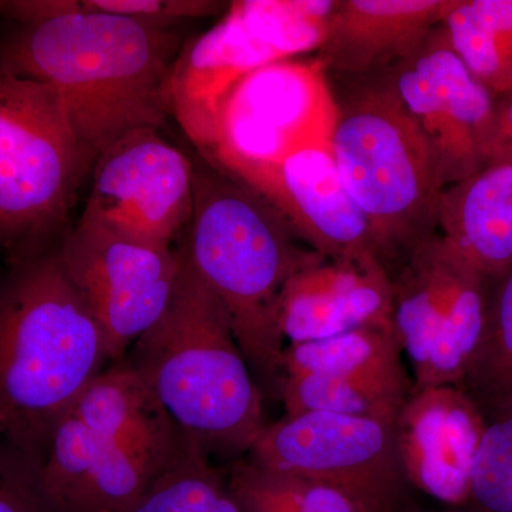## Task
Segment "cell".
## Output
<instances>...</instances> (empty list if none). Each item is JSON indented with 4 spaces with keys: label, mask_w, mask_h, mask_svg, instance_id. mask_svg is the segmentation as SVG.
<instances>
[{
    "label": "cell",
    "mask_w": 512,
    "mask_h": 512,
    "mask_svg": "<svg viewBox=\"0 0 512 512\" xmlns=\"http://www.w3.org/2000/svg\"><path fill=\"white\" fill-rule=\"evenodd\" d=\"M70 414L160 474L185 439L150 387L128 362L101 370Z\"/></svg>",
    "instance_id": "19"
},
{
    "label": "cell",
    "mask_w": 512,
    "mask_h": 512,
    "mask_svg": "<svg viewBox=\"0 0 512 512\" xmlns=\"http://www.w3.org/2000/svg\"><path fill=\"white\" fill-rule=\"evenodd\" d=\"M394 286L379 261L320 258L291 276L278 302L289 345L360 328L393 329Z\"/></svg>",
    "instance_id": "16"
},
{
    "label": "cell",
    "mask_w": 512,
    "mask_h": 512,
    "mask_svg": "<svg viewBox=\"0 0 512 512\" xmlns=\"http://www.w3.org/2000/svg\"><path fill=\"white\" fill-rule=\"evenodd\" d=\"M128 512H244L227 473L185 440L183 450L148 485Z\"/></svg>",
    "instance_id": "24"
},
{
    "label": "cell",
    "mask_w": 512,
    "mask_h": 512,
    "mask_svg": "<svg viewBox=\"0 0 512 512\" xmlns=\"http://www.w3.org/2000/svg\"><path fill=\"white\" fill-rule=\"evenodd\" d=\"M192 163L194 208L177 249L220 302L256 383L281 387L279 296L292 275L323 256L249 185L200 156Z\"/></svg>",
    "instance_id": "3"
},
{
    "label": "cell",
    "mask_w": 512,
    "mask_h": 512,
    "mask_svg": "<svg viewBox=\"0 0 512 512\" xmlns=\"http://www.w3.org/2000/svg\"><path fill=\"white\" fill-rule=\"evenodd\" d=\"M0 512H50L42 460L0 434Z\"/></svg>",
    "instance_id": "29"
},
{
    "label": "cell",
    "mask_w": 512,
    "mask_h": 512,
    "mask_svg": "<svg viewBox=\"0 0 512 512\" xmlns=\"http://www.w3.org/2000/svg\"><path fill=\"white\" fill-rule=\"evenodd\" d=\"M284 60L229 6L208 32L181 47L164 86L168 117H173L198 156L210 160L217 144L222 106L247 74Z\"/></svg>",
    "instance_id": "15"
},
{
    "label": "cell",
    "mask_w": 512,
    "mask_h": 512,
    "mask_svg": "<svg viewBox=\"0 0 512 512\" xmlns=\"http://www.w3.org/2000/svg\"><path fill=\"white\" fill-rule=\"evenodd\" d=\"M238 503H239V501H238ZM239 504H241L242 510H244V512H275V511H271V510H266V508H264V507H259V505L242 504V503H239Z\"/></svg>",
    "instance_id": "33"
},
{
    "label": "cell",
    "mask_w": 512,
    "mask_h": 512,
    "mask_svg": "<svg viewBox=\"0 0 512 512\" xmlns=\"http://www.w3.org/2000/svg\"><path fill=\"white\" fill-rule=\"evenodd\" d=\"M454 0H336L316 60L329 79L387 72L413 55Z\"/></svg>",
    "instance_id": "18"
},
{
    "label": "cell",
    "mask_w": 512,
    "mask_h": 512,
    "mask_svg": "<svg viewBox=\"0 0 512 512\" xmlns=\"http://www.w3.org/2000/svg\"><path fill=\"white\" fill-rule=\"evenodd\" d=\"M394 421L285 414L268 424L247 458L268 470L336 485L383 512H403L410 484L397 450Z\"/></svg>",
    "instance_id": "9"
},
{
    "label": "cell",
    "mask_w": 512,
    "mask_h": 512,
    "mask_svg": "<svg viewBox=\"0 0 512 512\" xmlns=\"http://www.w3.org/2000/svg\"><path fill=\"white\" fill-rule=\"evenodd\" d=\"M228 174L261 194L316 254L383 264L369 224L340 178L330 146L303 148L278 163L244 165Z\"/></svg>",
    "instance_id": "13"
},
{
    "label": "cell",
    "mask_w": 512,
    "mask_h": 512,
    "mask_svg": "<svg viewBox=\"0 0 512 512\" xmlns=\"http://www.w3.org/2000/svg\"><path fill=\"white\" fill-rule=\"evenodd\" d=\"M80 3L89 12L124 16L160 29H171L184 20L217 15L225 5L214 0H82Z\"/></svg>",
    "instance_id": "30"
},
{
    "label": "cell",
    "mask_w": 512,
    "mask_h": 512,
    "mask_svg": "<svg viewBox=\"0 0 512 512\" xmlns=\"http://www.w3.org/2000/svg\"><path fill=\"white\" fill-rule=\"evenodd\" d=\"M512 163V90L495 99L491 164Z\"/></svg>",
    "instance_id": "32"
},
{
    "label": "cell",
    "mask_w": 512,
    "mask_h": 512,
    "mask_svg": "<svg viewBox=\"0 0 512 512\" xmlns=\"http://www.w3.org/2000/svg\"><path fill=\"white\" fill-rule=\"evenodd\" d=\"M158 130L137 128L101 151L80 220L154 247L180 242L194 208V163Z\"/></svg>",
    "instance_id": "11"
},
{
    "label": "cell",
    "mask_w": 512,
    "mask_h": 512,
    "mask_svg": "<svg viewBox=\"0 0 512 512\" xmlns=\"http://www.w3.org/2000/svg\"><path fill=\"white\" fill-rule=\"evenodd\" d=\"M93 164L53 87L0 72V247L9 264L59 245Z\"/></svg>",
    "instance_id": "6"
},
{
    "label": "cell",
    "mask_w": 512,
    "mask_h": 512,
    "mask_svg": "<svg viewBox=\"0 0 512 512\" xmlns=\"http://www.w3.org/2000/svg\"><path fill=\"white\" fill-rule=\"evenodd\" d=\"M491 282L440 232L404 258L393 275L392 323L413 366L412 389L464 382L483 339Z\"/></svg>",
    "instance_id": "7"
},
{
    "label": "cell",
    "mask_w": 512,
    "mask_h": 512,
    "mask_svg": "<svg viewBox=\"0 0 512 512\" xmlns=\"http://www.w3.org/2000/svg\"><path fill=\"white\" fill-rule=\"evenodd\" d=\"M181 47L171 29L82 8L12 30L0 42V72L53 87L96 161L130 131L167 121L164 86Z\"/></svg>",
    "instance_id": "1"
},
{
    "label": "cell",
    "mask_w": 512,
    "mask_h": 512,
    "mask_svg": "<svg viewBox=\"0 0 512 512\" xmlns=\"http://www.w3.org/2000/svg\"><path fill=\"white\" fill-rule=\"evenodd\" d=\"M460 386L478 404L512 397V269L493 279L483 339Z\"/></svg>",
    "instance_id": "27"
},
{
    "label": "cell",
    "mask_w": 512,
    "mask_h": 512,
    "mask_svg": "<svg viewBox=\"0 0 512 512\" xmlns=\"http://www.w3.org/2000/svg\"><path fill=\"white\" fill-rule=\"evenodd\" d=\"M82 10L79 0H0V15L18 26H35L74 15Z\"/></svg>",
    "instance_id": "31"
},
{
    "label": "cell",
    "mask_w": 512,
    "mask_h": 512,
    "mask_svg": "<svg viewBox=\"0 0 512 512\" xmlns=\"http://www.w3.org/2000/svg\"><path fill=\"white\" fill-rule=\"evenodd\" d=\"M392 76L429 141L444 190L490 165L497 97L468 72L443 25L394 66Z\"/></svg>",
    "instance_id": "12"
},
{
    "label": "cell",
    "mask_w": 512,
    "mask_h": 512,
    "mask_svg": "<svg viewBox=\"0 0 512 512\" xmlns=\"http://www.w3.org/2000/svg\"><path fill=\"white\" fill-rule=\"evenodd\" d=\"M228 484L242 504L275 512H383L336 485L256 466L247 457L229 464Z\"/></svg>",
    "instance_id": "23"
},
{
    "label": "cell",
    "mask_w": 512,
    "mask_h": 512,
    "mask_svg": "<svg viewBox=\"0 0 512 512\" xmlns=\"http://www.w3.org/2000/svg\"><path fill=\"white\" fill-rule=\"evenodd\" d=\"M336 0H239L231 8L284 59L318 52Z\"/></svg>",
    "instance_id": "26"
},
{
    "label": "cell",
    "mask_w": 512,
    "mask_h": 512,
    "mask_svg": "<svg viewBox=\"0 0 512 512\" xmlns=\"http://www.w3.org/2000/svg\"><path fill=\"white\" fill-rule=\"evenodd\" d=\"M329 82L338 104L330 150L393 278L417 245L440 232L444 185L436 158L392 69Z\"/></svg>",
    "instance_id": "5"
},
{
    "label": "cell",
    "mask_w": 512,
    "mask_h": 512,
    "mask_svg": "<svg viewBox=\"0 0 512 512\" xmlns=\"http://www.w3.org/2000/svg\"><path fill=\"white\" fill-rule=\"evenodd\" d=\"M440 234L487 278L507 274L512 269V163L488 165L446 188Z\"/></svg>",
    "instance_id": "20"
},
{
    "label": "cell",
    "mask_w": 512,
    "mask_h": 512,
    "mask_svg": "<svg viewBox=\"0 0 512 512\" xmlns=\"http://www.w3.org/2000/svg\"><path fill=\"white\" fill-rule=\"evenodd\" d=\"M106 336L57 247L0 276V434L43 461L50 436L109 362Z\"/></svg>",
    "instance_id": "2"
},
{
    "label": "cell",
    "mask_w": 512,
    "mask_h": 512,
    "mask_svg": "<svg viewBox=\"0 0 512 512\" xmlns=\"http://www.w3.org/2000/svg\"><path fill=\"white\" fill-rule=\"evenodd\" d=\"M441 25L485 89L495 97L512 90V0H454Z\"/></svg>",
    "instance_id": "22"
},
{
    "label": "cell",
    "mask_w": 512,
    "mask_h": 512,
    "mask_svg": "<svg viewBox=\"0 0 512 512\" xmlns=\"http://www.w3.org/2000/svg\"><path fill=\"white\" fill-rule=\"evenodd\" d=\"M484 414L458 384L412 389L394 421L407 483L440 503L470 507Z\"/></svg>",
    "instance_id": "14"
},
{
    "label": "cell",
    "mask_w": 512,
    "mask_h": 512,
    "mask_svg": "<svg viewBox=\"0 0 512 512\" xmlns=\"http://www.w3.org/2000/svg\"><path fill=\"white\" fill-rule=\"evenodd\" d=\"M180 256L170 305L134 343L127 362L185 440L212 461L234 463L268 427L264 397L220 302Z\"/></svg>",
    "instance_id": "4"
},
{
    "label": "cell",
    "mask_w": 512,
    "mask_h": 512,
    "mask_svg": "<svg viewBox=\"0 0 512 512\" xmlns=\"http://www.w3.org/2000/svg\"><path fill=\"white\" fill-rule=\"evenodd\" d=\"M403 512H407V511H403ZM450 512H474V511H450Z\"/></svg>",
    "instance_id": "34"
},
{
    "label": "cell",
    "mask_w": 512,
    "mask_h": 512,
    "mask_svg": "<svg viewBox=\"0 0 512 512\" xmlns=\"http://www.w3.org/2000/svg\"><path fill=\"white\" fill-rule=\"evenodd\" d=\"M338 104L318 60L284 59L247 74L228 94L208 163L222 171L272 164L330 146Z\"/></svg>",
    "instance_id": "8"
},
{
    "label": "cell",
    "mask_w": 512,
    "mask_h": 512,
    "mask_svg": "<svg viewBox=\"0 0 512 512\" xmlns=\"http://www.w3.org/2000/svg\"><path fill=\"white\" fill-rule=\"evenodd\" d=\"M57 254L103 330L111 360H120L163 316L181 272L177 248L134 241L80 218Z\"/></svg>",
    "instance_id": "10"
},
{
    "label": "cell",
    "mask_w": 512,
    "mask_h": 512,
    "mask_svg": "<svg viewBox=\"0 0 512 512\" xmlns=\"http://www.w3.org/2000/svg\"><path fill=\"white\" fill-rule=\"evenodd\" d=\"M157 476L70 413L57 423L42 461L50 512H128Z\"/></svg>",
    "instance_id": "17"
},
{
    "label": "cell",
    "mask_w": 512,
    "mask_h": 512,
    "mask_svg": "<svg viewBox=\"0 0 512 512\" xmlns=\"http://www.w3.org/2000/svg\"><path fill=\"white\" fill-rule=\"evenodd\" d=\"M484 434L471 483L474 512H512V397L478 404Z\"/></svg>",
    "instance_id": "28"
},
{
    "label": "cell",
    "mask_w": 512,
    "mask_h": 512,
    "mask_svg": "<svg viewBox=\"0 0 512 512\" xmlns=\"http://www.w3.org/2000/svg\"><path fill=\"white\" fill-rule=\"evenodd\" d=\"M285 414L328 413L362 419L396 420L410 389L348 377L285 375L281 382Z\"/></svg>",
    "instance_id": "25"
},
{
    "label": "cell",
    "mask_w": 512,
    "mask_h": 512,
    "mask_svg": "<svg viewBox=\"0 0 512 512\" xmlns=\"http://www.w3.org/2000/svg\"><path fill=\"white\" fill-rule=\"evenodd\" d=\"M393 329L360 328L332 338L285 348V375H329L412 390Z\"/></svg>",
    "instance_id": "21"
}]
</instances>
